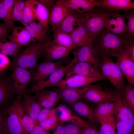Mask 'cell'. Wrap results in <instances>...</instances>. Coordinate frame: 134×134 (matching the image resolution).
Segmentation results:
<instances>
[{
  "mask_svg": "<svg viewBox=\"0 0 134 134\" xmlns=\"http://www.w3.org/2000/svg\"><path fill=\"white\" fill-rule=\"evenodd\" d=\"M26 134H50L48 131H46L38 124L33 129Z\"/></svg>",
  "mask_w": 134,
  "mask_h": 134,
  "instance_id": "f907efd6",
  "label": "cell"
},
{
  "mask_svg": "<svg viewBox=\"0 0 134 134\" xmlns=\"http://www.w3.org/2000/svg\"><path fill=\"white\" fill-rule=\"evenodd\" d=\"M93 5L95 7L100 6L114 12L119 10L126 11L134 8V2L131 0H96Z\"/></svg>",
  "mask_w": 134,
  "mask_h": 134,
  "instance_id": "e0dca14e",
  "label": "cell"
},
{
  "mask_svg": "<svg viewBox=\"0 0 134 134\" xmlns=\"http://www.w3.org/2000/svg\"><path fill=\"white\" fill-rule=\"evenodd\" d=\"M129 39L111 33L104 28L95 38L93 45L100 56L110 58L115 57L124 48Z\"/></svg>",
  "mask_w": 134,
  "mask_h": 134,
  "instance_id": "6da1fadb",
  "label": "cell"
},
{
  "mask_svg": "<svg viewBox=\"0 0 134 134\" xmlns=\"http://www.w3.org/2000/svg\"><path fill=\"white\" fill-rule=\"evenodd\" d=\"M9 78L12 82L17 94L23 96L27 93L26 88L31 80L32 72L28 69L19 67L13 68Z\"/></svg>",
  "mask_w": 134,
  "mask_h": 134,
  "instance_id": "ba28073f",
  "label": "cell"
},
{
  "mask_svg": "<svg viewBox=\"0 0 134 134\" xmlns=\"http://www.w3.org/2000/svg\"><path fill=\"white\" fill-rule=\"evenodd\" d=\"M80 134H100L99 131L93 126H90L82 128Z\"/></svg>",
  "mask_w": 134,
  "mask_h": 134,
  "instance_id": "c3c4849f",
  "label": "cell"
},
{
  "mask_svg": "<svg viewBox=\"0 0 134 134\" xmlns=\"http://www.w3.org/2000/svg\"><path fill=\"white\" fill-rule=\"evenodd\" d=\"M13 4L11 2L4 4L2 0H0V19H2L4 23L12 30L14 26L12 17Z\"/></svg>",
  "mask_w": 134,
  "mask_h": 134,
  "instance_id": "d6a6232c",
  "label": "cell"
},
{
  "mask_svg": "<svg viewBox=\"0 0 134 134\" xmlns=\"http://www.w3.org/2000/svg\"><path fill=\"white\" fill-rule=\"evenodd\" d=\"M70 105L72 110L91 126L97 125L98 122L94 109L86 103L81 100Z\"/></svg>",
  "mask_w": 134,
  "mask_h": 134,
  "instance_id": "d6986e66",
  "label": "cell"
},
{
  "mask_svg": "<svg viewBox=\"0 0 134 134\" xmlns=\"http://www.w3.org/2000/svg\"><path fill=\"white\" fill-rule=\"evenodd\" d=\"M114 93L115 119L134 125L133 112L126 103L121 92L116 90L114 91Z\"/></svg>",
  "mask_w": 134,
  "mask_h": 134,
  "instance_id": "9c48e42d",
  "label": "cell"
},
{
  "mask_svg": "<svg viewBox=\"0 0 134 134\" xmlns=\"http://www.w3.org/2000/svg\"><path fill=\"white\" fill-rule=\"evenodd\" d=\"M77 63L74 58L67 65H62L55 69L44 81L33 84L30 90V94L39 92L48 87H53L63 79L68 70Z\"/></svg>",
  "mask_w": 134,
  "mask_h": 134,
  "instance_id": "8992f818",
  "label": "cell"
},
{
  "mask_svg": "<svg viewBox=\"0 0 134 134\" xmlns=\"http://www.w3.org/2000/svg\"><path fill=\"white\" fill-rule=\"evenodd\" d=\"M82 128L78 126L71 123L64 126V134H80Z\"/></svg>",
  "mask_w": 134,
  "mask_h": 134,
  "instance_id": "7bdbcfd3",
  "label": "cell"
},
{
  "mask_svg": "<svg viewBox=\"0 0 134 134\" xmlns=\"http://www.w3.org/2000/svg\"><path fill=\"white\" fill-rule=\"evenodd\" d=\"M63 123L60 122L56 128L51 134H64V126Z\"/></svg>",
  "mask_w": 134,
  "mask_h": 134,
  "instance_id": "f5cc1de1",
  "label": "cell"
},
{
  "mask_svg": "<svg viewBox=\"0 0 134 134\" xmlns=\"http://www.w3.org/2000/svg\"><path fill=\"white\" fill-rule=\"evenodd\" d=\"M55 108L60 112L59 118L60 122L63 123L70 122L81 128L92 126L72 109L65 105L60 104Z\"/></svg>",
  "mask_w": 134,
  "mask_h": 134,
  "instance_id": "9a60e30c",
  "label": "cell"
},
{
  "mask_svg": "<svg viewBox=\"0 0 134 134\" xmlns=\"http://www.w3.org/2000/svg\"><path fill=\"white\" fill-rule=\"evenodd\" d=\"M100 69L104 78L108 79L117 90L122 92L125 85V77L117 64L110 58L102 56Z\"/></svg>",
  "mask_w": 134,
  "mask_h": 134,
  "instance_id": "277c9868",
  "label": "cell"
},
{
  "mask_svg": "<svg viewBox=\"0 0 134 134\" xmlns=\"http://www.w3.org/2000/svg\"><path fill=\"white\" fill-rule=\"evenodd\" d=\"M16 94H17L10 78L0 77V110L8 105L10 99Z\"/></svg>",
  "mask_w": 134,
  "mask_h": 134,
  "instance_id": "4316f807",
  "label": "cell"
},
{
  "mask_svg": "<svg viewBox=\"0 0 134 134\" xmlns=\"http://www.w3.org/2000/svg\"><path fill=\"white\" fill-rule=\"evenodd\" d=\"M77 74L89 78L105 79L100 69L94 65L88 63L78 62L73 65L67 71L66 77Z\"/></svg>",
  "mask_w": 134,
  "mask_h": 134,
  "instance_id": "8fae6325",
  "label": "cell"
},
{
  "mask_svg": "<svg viewBox=\"0 0 134 134\" xmlns=\"http://www.w3.org/2000/svg\"><path fill=\"white\" fill-rule=\"evenodd\" d=\"M90 86L79 88L67 87L59 88L58 91L61 99L70 105L83 99V94L88 89Z\"/></svg>",
  "mask_w": 134,
  "mask_h": 134,
  "instance_id": "d4e9b609",
  "label": "cell"
},
{
  "mask_svg": "<svg viewBox=\"0 0 134 134\" xmlns=\"http://www.w3.org/2000/svg\"><path fill=\"white\" fill-rule=\"evenodd\" d=\"M23 12V11L13 6L12 17L14 21H18L22 22Z\"/></svg>",
  "mask_w": 134,
  "mask_h": 134,
  "instance_id": "7dc6e473",
  "label": "cell"
},
{
  "mask_svg": "<svg viewBox=\"0 0 134 134\" xmlns=\"http://www.w3.org/2000/svg\"><path fill=\"white\" fill-rule=\"evenodd\" d=\"M116 134H134V125L116 119Z\"/></svg>",
  "mask_w": 134,
  "mask_h": 134,
  "instance_id": "60d3db41",
  "label": "cell"
},
{
  "mask_svg": "<svg viewBox=\"0 0 134 134\" xmlns=\"http://www.w3.org/2000/svg\"><path fill=\"white\" fill-rule=\"evenodd\" d=\"M11 30L4 23L0 24V41H3L8 38Z\"/></svg>",
  "mask_w": 134,
  "mask_h": 134,
  "instance_id": "ee69618b",
  "label": "cell"
},
{
  "mask_svg": "<svg viewBox=\"0 0 134 134\" xmlns=\"http://www.w3.org/2000/svg\"><path fill=\"white\" fill-rule=\"evenodd\" d=\"M74 59L77 62L92 64L100 68L101 57L97 53L93 44L79 47L73 52Z\"/></svg>",
  "mask_w": 134,
  "mask_h": 134,
  "instance_id": "7c38bea8",
  "label": "cell"
},
{
  "mask_svg": "<svg viewBox=\"0 0 134 134\" xmlns=\"http://www.w3.org/2000/svg\"><path fill=\"white\" fill-rule=\"evenodd\" d=\"M65 6L79 13L90 11L95 7L94 0H60Z\"/></svg>",
  "mask_w": 134,
  "mask_h": 134,
  "instance_id": "f546056e",
  "label": "cell"
},
{
  "mask_svg": "<svg viewBox=\"0 0 134 134\" xmlns=\"http://www.w3.org/2000/svg\"><path fill=\"white\" fill-rule=\"evenodd\" d=\"M123 15L125 19L128 21L127 29L126 33L123 37L129 39H134V9L125 11Z\"/></svg>",
  "mask_w": 134,
  "mask_h": 134,
  "instance_id": "f35d334b",
  "label": "cell"
},
{
  "mask_svg": "<svg viewBox=\"0 0 134 134\" xmlns=\"http://www.w3.org/2000/svg\"><path fill=\"white\" fill-rule=\"evenodd\" d=\"M97 104V106L94 109L96 117L114 114L115 107L114 101Z\"/></svg>",
  "mask_w": 134,
  "mask_h": 134,
  "instance_id": "d590c367",
  "label": "cell"
},
{
  "mask_svg": "<svg viewBox=\"0 0 134 134\" xmlns=\"http://www.w3.org/2000/svg\"><path fill=\"white\" fill-rule=\"evenodd\" d=\"M55 108H43L42 109L37 117V122L39 123L44 121L56 113Z\"/></svg>",
  "mask_w": 134,
  "mask_h": 134,
  "instance_id": "b9f144b4",
  "label": "cell"
},
{
  "mask_svg": "<svg viewBox=\"0 0 134 134\" xmlns=\"http://www.w3.org/2000/svg\"><path fill=\"white\" fill-rule=\"evenodd\" d=\"M26 1L22 0H14V6L23 11L25 7Z\"/></svg>",
  "mask_w": 134,
  "mask_h": 134,
  "instance_id": "816d5d0a",
  "label": "cell"
},
{
  "mask_svg": "<svg viewBox=\"0 0 134 134\" xmlns=\"http://www.w3.org/2000/svg\"><path fill=\"white\" fill-rule=\"evenodd\" d=\"M22 96L17 95L15 99L16 109L19 121L26 134L32 130L38 123L31 119L25 112L21 103Z\"/></svg>",
  "mask_w": 134,
  "mask_h": 134,
  "instance_id": "83f0119b",
  "label": "cell"
},
{
  "mask_svg": "<svg viewBox=\"0 0 134 134\" xmlns=\"http://www.w3.org/2000/svg\"><path fill=\"white\" fill-rule=\"evenodd\" d=\"M21 47L9 40L0 41V52L11 57L19 53Z\"/></svg>",
  "mask_w": 134,
  "mask_h": 134,
  "instance_id": "e575fe53",
  "label": "cell"
},
{
  "mask_svg": "<svg viewBox=\"0 0 134 134\" xmlns=\"http://www.w3.org/2000/svg\"><path fill=\"white\" fill-rule=\"evenodd\" d=\"M3 125L7 134H26L18 117L15 100L1 110Z\"/></svg>",
  "mask_w": 134,
  "mask_h": 134,
  "instance_id": "5b68a950",
  "label": "cell"
},
{
  "mask_svg": "<svg viewBox=\"0 0 134 134\" xmlns=\"http://www.w3.org/2000/svg\"><path fill=\"white\" fill-rule=\"evenodd\" d=\"M51 40L49 38L42 41L31 42L15 56L11 66L28 69L35 67L37 61L44 56L45 49Z\"/></svg>",
  "mask_w": 134,
  "mask_h": 134,
  "instance_id": "7a4b0ae2",
  "label": "cell"
},
{
  "mask_svg": "<svg viewBox=\"0 0 134 134\" xmlns=\"http://www.w3.org/2000/svg\"><path fill=\"white\" fill-rule=\"evenodd\" d=\"M21 100L22 105L27 115L31 119L37 122L38 115L42 107L35 96H32L26 94L23 95Z\"/></svg>",
  "mask_w": 134,
  "mask_h": 134,
  "instance_id": "484cf974",
  "label": "cell"
},
{
  "mask_svg": "<svg viewBox=\"0 0 134 134\" xmlns=\"http://www.w3.org/2000/svg\"><path fill=\"white\" fill-rule=\"evenodd\" d=\"M124 49L130 57L134 62V39H128Z\"/></svg>",
  "mask_w": 134,
  "mask_h": 134,
  "instance_id": "f6af8a7d",
  "label": "cell"
},
{
  "mask_svg": "<svg viewBox=\"0 0 134 134\" xmlns=\"http://www.w3.org/2000/svg\"><path fill=\"white\" fill-rule=\"evenodd\" d=\"M23 26L32 38L37 41H42L50 38L49 34L51 30L45 28L38 23L35 22Z\"/></svg>",
  "mask_w": 134,
  "mask_h": 134,
  "instance_id": "f1b7e54d",
  "label": "cell"
},
{
  "mask_svg": "<svg viewBox=\"0 0 134 134\" xmlns=\"http://www.w3.org/2000/svg\"><path fill=\"white\" fill-rule=\"evenodd\" d=\"M11 64L7 55L0 52V68L4 70Z\"/></svg>",
  "mask_w": 134,
  "mask_h": 134,
  "instance_id": "bcb514c9",
  "label": "cell"
},
{
  "mask_svg": "<svg viewBox=\"0 0 134 134\" xmlns=\"http://www.w3.org/2000/svg\"><path fill=\"white\" fill-rule=\"evenodd\" d=\"M4 70L0 68V73Z\"/></svg>",
  "mask_w": 134,
  "mask_h": 134,
  "instance_id": "db71d44e",
  "label": "cell"
},
{
  "mask_svg": "<svg viewBox=\"0 0 134 134\" xmlns=\"http://www.w3.org/2000/svg\"><path fill=\"white\" fill-rule=\"evenodd\" d=\"M53 41L57 44L71 50L76 47L74 45L70 34L57 30L53 31Z\"/></svg>",
  "mask_w": 134,
  "mask_h": 134,
  "instance_id": "836d02e7",
  "label": "cell"
},
{
  "mask_svg": "<svg viewBox=\"0 0 134 134\" xmlns=\"http://www.w3.org/2000/svg\"><path fill=\"white\" fill-rule=\"evenodd\" d=\"M70 34L73 43L76 47L93 44L96 38L87 31L82 24L77 26Z\"/></svg>",
  "mask_w": 134,
  "mask_h": 134,
  "instance_id": "cb8c5ba5",
  "label": "cell"
},
{
  "mask_svg": "<svg viewBox=\"0 0 134 134\" xmlns=\"http://www.w3.org/2000/svg\"><path fill=\"white\" fill-rule=\"evenodd\" d=\"M101 80L100 79L89 78L74 74L63 79L53 87H57L59 88H79L91 85L95 82Z\"/></svg>",
  "mask_w": 134,
  "mask_h": 134,
  "instance_id": "5bb4252c",
  "label": "cell"
},
{
  "mask_svg": "<svg viewBox=\"0 0 134 134\" xmlns=\"http://www.w3.org/2000/svg\"><path fill=\"white\" fill-rule=\"evenodd\" d=\"M100 124V134H116V121L114 114L104 116L96 117Z\"/></svg>",
  "mask_w": 134,
  "mask_h": 134,
  "instance_id": "1f68e13d",
  "label": "cell"
},
{
  "mask_svg": "<svg viewBox=\"0 0 134 134\" xmlns=\"http://www.w3.org/2000/svg\"><path fill=\"white\" fill-rule=\"evenodd\" d=\"M34 14L38 23L45 28L49 29L50 13L48 9L37 0H31Z\"/></svg>",
  "mask_w": 134,
  "mask_h": 134,
  "instance_id": "4dcf8cb0",
  "label": "cell"
},
{
  "mask_svg": "<svg viewBox=\"0 0 134 134\" xmlns=\"http://www.w3.org/2000/svg\"><path fill=\"white\" fill-rule=\"evenodd\" d=\"M60 122L59 117L56 113L46 120L38 123V124L43 129L48 131L55 130Z\"/></svg>",
  "mask_w": 134,
  "mask_h": 134,
  "instance_id": "ab89813d",
  "label": "cell"
},
{
  "mask_svg": "<svg viewBox=\"0 0 134 134\" xmlns=\"http://www.w3.org/2000/svg\"><path fill=\"white\" fill-rule=\"evenodd\" d=\"M12 30V33L8 39L20 47L27 46L31 42L36 41L32 38L24 26H14Z\"/></svg>",
  "mask_w": 134,
  "mask_h": 134,
  "instance_id": "7402d4cb",
  "label": "cell"
},
{
  "mask_svg": "<svg viewBox=\"0 0 134 134\" xmlns=\"http://www.w3.org/2000/svg\"><path fill=\"white\" fill-rule=\"evenodd\" d=\"M41 107L51 108L55 106L61 99L58 91L45 89L35 93V95Z\"/></svg>",
  "mask_w": 134,
  "mask_h": 134,
  "instance_id": "603a6c76",
  "label": "cell"
},
{
  "mask_svg": "<svg viewBox=\"0 0 134 134\" xmlns=\"http://www.w3.org/2000/svg\"><path fill=\"white\" fill-rule=\"evenodd\" d=\"M71 50L56 43L51 40L46 46L44 51V62H52L67 57Z\"/></svg>",
  "mask_w": 134,
  "mask_h": 134,
  "instance_id": "2e32d148",
  "label": "cell"
},
{
  "mask_svg": "<svg viewBox=\"0 0 134 134\" xmlns=\"http://www.w3.org/2000/svg\"><path fill=\"white\" fill-rule=\"evenodd\" d=\"M133 85L130 83L125 85L123 90L121 92L124 100L129 107L134 111V88Z\"/></svg>",
  "mask_w": 134,
  "mask_h": 134,
  "instance_id": "74e56055",
  "label": "cell"
},
{
  "mask_svg": "<svg viewBox=\"0 0 134 134\" xmlns=\"http://www.w3.org/2000/svg\"><path fill=\"white\" fill-rule=\"evenodd\" d=\"M105 28L111 33L123 37L126 33L127 24L123 15L114 12L111 17L106 21Z\"/></svg>",
  "mask_w": 134,
  "mask_h": 134,
  "instance_id": "ac0fdd59",
  "label": "cell"
},
{
  "mask_svg": "<svg viewBox=\"0 0 134 134\" xmlns=\"http://www.w3.org/2000/svg\"><path fill=\"white\" fill-rule=\"evenodd\" d=\"M81 13L71 10L61 23L52 30H57L70 34L79 25L82 24Z\"/></svg>",
  "mask_w": 134,
  "mask_h": 134,
  "instance_id": "44dd1931",
  "label": "cell"
},
{
  "mask_svg": "<svg viewBox=\"0 0 134 134\" xmlns=\"http://www.w3.org/2000/svg\"><path fill=\"white\" fill-rule=\"evenodd\" d=\"M115 57V63L130 84H134V62L130 57L124 48Z\"/></svg>",
  "mask_w": 134,
  "mask_h": 134,
  "instance_id": "4fadbf2b",
  "label": "cell"
},
{
  "mask_svg": "<svg viewBox=\"0 0 134 134\" xmlns=\"http://www.w3.org/2000/svg\"><path fill=\"white\" fill-rule=\"evenodd\" d=\"M69 59L66 57L55 61L43 62L37 65L32 73L31 81L33 84L44 81L55 69L62 65Z\"/></svg>",
  "mask_w": 134,
  "mask_h": 134,
  "instance_id": "30bf717a",
  "label": "cell"
},
{
  "mask_svg": "<svg viewBox=\"0 0 134 134\" xmlns=\"http://www.w3.org/2000/svg\"><path fill=\"white\" fill-rule=\"evenodd\" d=\"M37 21L31 0L26 1L25 6L23 12L22 21L23 25H29Z\"/></svg>",
  "mask_w": 134,
  "mask_h": 134,
  "instance_id": "8d00e7d4",
  "label": "cell"
},
{
  "mask_svg": "<svg viewBox=\"0 0 134 134\" xmlns=\"http://www.w3.org/2000/svg\"><path fill=\"white\" fill-rule=\"evenodd\" d=\"M71 10L64 5L60 0L57 1L50 12L49 24L53 30L59 25Z\"/></svg>",
  "mask_w": 134,
  "mask_h": 134,
  "instance_id": "ffe728a7",
  "label": "cell"
},
{
  "mask_svg": "<svg viewBox=\"0 0 134 134\" xmlns=\"http://www.w3.org/2000/svg\"><path fill=\"white\" fill-rule=\"evenodd\" d=\"M37 0L45 6L48 9L50 13L57 1L55 0Z\"/></svg>",
  "mask_w": 134,
  "mask_h": 134,
  "instance_id": "681fc988",
  "label": "cell"
},
{
  "mask_svg": "<svg viewBox=\"0 0 134 134\" xmlns=\"http://www.w3.org/2000/svg\"><path fill=\"white\" fill-rule=\"evenodd\" d=\"M114 91L106 88L103 89L100 85H91L83 94L82 98L97 104L113 102L114 100Z\"/></svg>",
  "mask_w": 134,
  "mask_h": 134,
  "instance_id": "52a82bcc",
  "label": "cell"
},
{
  "mask_svg": "<svg viewBox=\"0 0 134 134\" xmlns=\"http://www.w3.org/2000/svg\"><path fill=\"white\" fill-rule=\"evenodd\" d=\"M114 12L101 7H95L91 11L81 13L82 24L87 31L96 38L105 27L106 21Z\"/></svg>",
  "mask_w": 134,
  "mask_h": 134,
  "instance_id": "3957f363",
  "label": "cell"
}]
</instances>
